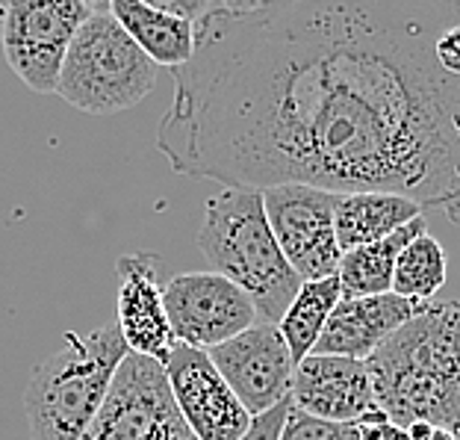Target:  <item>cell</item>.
<instances>
[{"instance_id": "6da1fadb", "label": "cell", "mask_w": 460, "mask_h": 440, "mask_svg": "<svg viewBox=\"0 0 460 440\" xmlns=\"http://www.w3.org/2000/svg\"><path fill=\"white\" fill-rule=\"evenodd\" d=\"M460 4L213 0L156 128L177 175L236 190L395 193L460 225Z\"/></svg>"}, {"instance_id": "7a4b0ae2", "label": "cell", "mask_w": 460, "mask_h": 440, "mask_svg": "<svg viewBox=\"0 0 460 440\" xmlns=\"http://www.w3.org/2000/svg\"><path fill=\"white\" fill-rule=\"evenodd\" d=\"M378 411L399 428H460V301H428L366 361Z\"/></svg>"}, {"instance_id": "3957f363", "label": "cell", "mask_w": 460, "mask_h": 440, "mask_svg": "<svg viewBox=\"0 0 460 440\" xmlns=\"http://www.w3.org/2000/svg\"><path fill=\"white\" fill-rule=\"evenodd\" d=\"M198 248L210 260L213 272L234 281L251 299L260 322L278 326L284 319L301 290V278L278 246L263 193L225 186L222 193L207 198Z\"/></svg>"}, {"instance_id": "277c9868", "label": "cell", "mask_w": 460, "mask_h": 440, "mask_svg": "<svg viewBox=\"0 0 460 440\" xmlns=\"http://www.w3.org/2000/svg\"><path fill=\"white\" fill-rule=\"evenodd\" d=\"M130 355L115 322L89 334L68 331L27 382L30 440H80L107 405L115 373Z\"/></svg>"}, {"instance_id": "5b68a950", "label": "cell", "mask_w": 460, "mask_h": 440, "mask_svg": "<svg viewBox=\"0 0 460 440\" xmlns=\"http://www.w3.org/2000/svg\"><path fill=\"white\" fill-rule=\"evenodd\" d=\"M160 68L142 54L110 6H98L71 39L57 95L89 115H112L142 103Z\"/></svg>"}, {"instance_id": "8992f818", "label": "cell", "mask_w": 460, "mask_h": 440, "mask_svg": "<svg viewBox=\"0 0 460 440\" xmlns=\"http://www.w3.org/2000/svg\"><path fill=\"white\" fill-rule=\"evenodd\" d=\"M86 0H13L0 4V45L9 68L36 95H57L71 39L95 13Z\"/></svg>"}, {"instance_id": "52a82bcc", "label": "cell", "mask_w": 460, "mask_h": 440, "mask_svg": "<svg viewBox=\"0 0 460 440\" xmlns=\"http://www.w3.org/2000/svg\"><path fill=\"white\" fill-rule=\"evenodd\" d=\"M80 440H198L172 400L163 364L128 355L107 405Z\"/></svg>"}, {"instance_id": "ba28073f", "label": "cell", "mask_w": 460, "mask_h": 440, "mask_svg": "<svg viewBox=\"0 0 460 440\" xmlns=\"http://www.w3.org/2000/svg\"><path fill=\"white\" fill-rule=\"evenodd\" d=\"M263 204L278 246L301 284L337 275L342 260L333 228L337 193L305 184L269 186L263 190Z\"/></svg>"}, {"instance_id": "9c48e42d", "label": "cell", "mask_w": 460, "mask_h": 440, "mask_svg": "<svg viewBox=\"0 0 460 440\" xmlns=\"http://www.w3.org/2000/svg\"><path fill=\"white\" fill-rule=\"evenodd\" d=\"M163 305L174 343L198 352H213L260 322L251 299L218 272H181L169 278Z\"/></svg>"}, {"instance_id": "30bf717a", "label": "cell", "mask_w": 460, "mask_h": 440, "mask_svg": "<svg viewBox=\"0 0 460 440\" xmlns=\"http://www.w3.org/2000/svg\"><path fill=\"white\" fill-rule=\"evenodd\" d=\"M172 400L198 440H243L251 417L207 352L177 343L163 364Z\"/></svg>"}, {"instance_id": "8fae6325", "label": "cell", "mask_w": 460, "mask_h": 440, "mask_svg": "<svg viewBox=\"0 0 460 440\" xmlns=\"http://www.w3.org/2000/svg\"><path fill=\"white\" fill-rule=\"evenodd\" d=\"M207 355L251 417L266 414L289 400L296 361L278 326L257 322Z\"/></svg>"}, {"instance_id": "7c38bea8", "label": "cell", "mask_w": 460, "mask_h": 440, "mask_svg": "<svg viewBox=\"0 0 460 440\" xmlns=\"http://www.w3.org/2000/svg\"><path fill=\"white\" fill-rule=\"evenodd\" d=\"M119 278V308L115 326L133 355L165 364L174 349V334L163 305L160 284V255L154 251H133L115 260Z\"/></svg>"}, {"instance_id": "4fadbf2b", "label": "cell", "mask_w": 460, "mask_h": 440, "mask_svg": "<svg viewBox=\"0 0 460 440\" xmlns=\"http://www.w3.org/2000/svg\"><path fill=\"white\" fill-rule=\"evenodd\" d=\"M289 400L328 423H363L378 411L366 364L333 355H310L296 366Z\"/></svg>"}, {"instance_id": "5bb4252c", "label": "cell", "mask_w": 460, "mask_h": 440, "mask_svg": "<svg viewBox=\"0 0 460 440\" xmlns=\"http://www.w3.org/2000/svg\"><path fill=\"white\" fill-rule=\"evenodd\" d=\"M425 305L402 299L395 292L369 299H342L333 308L331 319L313 355H333V358L369 361L381 346L393 337L413 317H420Z\"/></svg>"}, {"instance_id": "9a60e30c", "label": "cell", "mask_w": 460, "mask_h": 440, "mask_svg": "<svg viewBox=\"0 0 460 440\" xmlns=\"http://www.w3.org/2000/svg\"><path fill=\"white\" fill-rule=\"evenodd\" d=\"M422 216V207L395 193H337L333 228L345 251L372 246Z\"/></svg>"}, {"instance_id": "2e32d148", "label": "cell", "mask_w": 460, "mask_h": 440, "mask_svg": "<svg viewBox=\"0 0 460 440\" xmlns=\"http://www.w3.org/2000/svg\"><path fill=\"white\" fill-rule=\"evenodd\" d=\"M110 13L156 68H183L195 57V27L148 0H112Z\"/></svg>"}, {"instance_id": "e0dca14e", "label": "cell", "mask_w": 460, "mask_h": 440, "mask_svg": "<svg viewBox=\"0 0 460 440\" xmlns=\"http://www.w3.org/2000/svg\"><path fill=\"white\" fill-rule=\"evenodd\" d=\"M422 234H428L425 216L413 219L411 225L399 228L395 234L378 239V243L345 251L337 272L342 299H369V296L393 292V275H395V264H399V255Z\"/></svg>"}, {"instance_id": "ac0fdd59", "label": "cell", "mask_w": 460, "mask_h": 440, "mask_svg": "<svg viewBox=\"0 0 460 440\" xmlns=\"http://www.w3.org/2000/svg\"><path fill=\"white\" fill-rule=\"evenodd\" d=\"M340 301H342V287L337 275L301 284L298 296L292 299V305L284 313V319L278 322V331H280V337L287 340L296 366L313 355L333 308H337Z\"/></svg>"}, {"instance_id": "d6986e66", "label": "cell", "mask_w": 460, "mask_h": 440, "mask_svg": "<svg viewBox=\"0 0 460 440\" xmlns=\"http://www.w3.org/2000/svg\"><path fill=\"white\" fill-rule=\"evenodd\" d=\"M446 275H448L446 248L431 234H422L399 255V264H395V275H393V292L402 299L428 305L443 290Z\"/></svg>"}, {"instance_id": "ffe728a7", "label": "cell", "mask_w": 460, "mask_h": 440, "mask_svg": "<svg viewBox=\"0 0 460 440\" xmlns=\"http://www.w3.org/2000/svg\"><path fill=\"white\" fill-rule=\"evenodd\" d=\"M280 440H360L358 423H328L319 417H310L289 405L287 426L280 432Z\"/></svg>"}, {"instance_id": "44dd1931", "label": "cell", "mask_w": 460, "mask_h": 440, "mask_svg": "<svg viewBox=\"0 0 460 440\" xmlns=\"http://www.w3.org/2000/svg\"><path fill=\"white\" fill-rule=\"evenodd\" d=\"M289 405H292V400L280 402L278 408H271V411L254 417V420H251V428L243 435V440H280V432H284V426H287Z\"/></svg>"}, {"instance_id": "7402d4cb", "label": "cell", "mask_w": 460, "mask_h": 440, "mask_svg": "<svg viewBox=\"0 0 460 440\" xmlns=\"http://www.w3.org/2000/svg\"><path fill=\"white\" fill-rule=\"evenodd\" d=\"M434 54H437V62H440V68L446 71V75L460 77V21L448 30H443L440 39H437V45H434Z\"/></svg>"}, {"instance_id": "603a6c76", "label": "cell", "mask_w": 460, "mask_h": 440, "mask_svg": "<svg viewBox=\"0 0 460 440\" xmlns=\"http://www.w3.org/2000/svg\"><path fill=\"white\" fill-rule=\"evenodd\" d=\"M154 6H160L163 13H169L174 18H181L186 21V24H198L207 13H210V6H213V0H156Z\"/></svg>"}, {"instance_id": "cb8c5ba5", "label": "cell", "mask_w": 460, "mask_h": 440, "mask_svg": "<svg viewBox=\"0 0 460 440\" xmlns=\"http://www.w3.org/2000/svg\"><path fill=\"white\" fill-rule=\"evenodd\" d=\"M358 428H360V440H407V428L390 423L381 411L366 417L363 423H358Z\"/></svg>"}, {"instance_id": "d4e9b609", "label": "cell", "mask_w": 460, "mask_h": 440, "mask_svg": "<svg viewBox=\"0 0 460 440\" xmlns=\"http://www.w3.org/2000/svg\"><path fill=\"white\" fill-rule=\"evenodd\" d=\"M407 440H455V432H446V428L431 423H416L407 428Z\"/></svg>"}, {"instance_id": "484cf974", "label": "cell", "mask_w": 460, "mask_h": 440, "mask_svg": "<svg viewBox=\"0 0 460 440\" xmlns=\"http://www.w3.org/2000/svg\"><path fill=\"white\" fill-rule=\"evenodd\" d=\"M455 440H460V428H457V432H455Z\"/></svg>"}]
</instances>
